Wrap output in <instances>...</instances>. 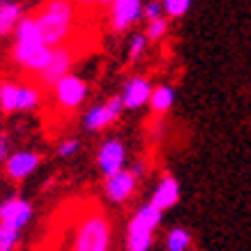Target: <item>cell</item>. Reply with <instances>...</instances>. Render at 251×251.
<instances>
[{
	"mask_svg": "<svg viewBox=\"0 0 251 251\" xmlns=\"http://www.w3.org/2000/svg\"><path fill=\"white\" fill-rule=\"evenodd\" d=\"M74 2H76V5H83V7H88V5H90L92 0H74Z\"/></svg>",
	"mask_w": 251,
	"mask_h": 251,
	"instance_id": "obj_27",
	"label": "cell"
},
{
	"mask_svg": "<svg viewBox=\"0 0 251 251\" xmlns=\"http://www.w3.org/2000/svg\"><path fill=\"white\" fill-rule=\"evenodd\" d=\"M161 212L154 203H148L136 212V217L129 224V233H127V249L129 251H148L152 244V233L159 226Z\"/></svg>",
	"mask_w": 251,
	"mask_h": 251,
	"instance_id": "obj_4",
	"label": "cell"
},
{
	"mask_svg": "<svg viewBox=\"0 0 251 251\" xmlns=\"http://www.w3.org/2000/svg\"><path fill=\"white\" fill-rule=\"evenodd\" d=\"M177 198H180V184H177L175 177L166 175L159 182L157 191L152 194V201H150V203H154L159 210H168V207H173L175 203H177Z\"/></svg>",
	"mask_w": 251,
	"mask_h": 251,
	"instance_id": "obj_14",
	"label": "cell"
},
{
	"mask_svg": "<svg viewBox=\"0 0 251 251\" xmlns=\"http://www.w3.org/2000/svg\"><path fill=\"white\" fill-rule=\"evenodd\" d=\"M76 16V2L74 0H46V5L37 14V23L42 37L49 46H60L72 32Z\"/></svg>",
	"mask_w": 251,
	"mask_h": 251,
	"instance_id": "obj_2",
	"label": "cell"
},
{
	"mask_svg": "<svg viewBox=\"0 0 251 251\" xmlns=\"http://www.w3.org/2000/svg\"><path fill=\"white\" fill-rule=\"evenodd\" d=\"M166 30H168V23H166V19L164 16H159V19H152L150 21V25H148V39H152V42H157V39H161L164 35H166Z\"/></svg>",
	"mask_w": 251,
	"mask_h": 251,
	"instance_id": "obj_22",
	"label": "cell"
},
{
	"mask_svg": "<svg viewBox=\"0 0 251 251\" xmlns=\"http://www.w3.org/2000/svg\"><path fill=\"white\" fill-rule=\"evenodd\" d=\"M21 16V7L16 2H5L0 5V35H9L19 25Z\"/></svg>",
	"mask_w": 251,
	"mask_h": 251,
	"instance_id": "obj_15",
	"label": "cell"
},
{
	"mask_svg": "<svg viewBox=\"0 0 251 251\" xmlns=\"http://www.w3.org/2000/svg\"><path fill=\"white\" fill-rule=\"evenodd\" d=\"M74 65V51L69 46H53V55L42 72H39V83L44 88H55V83L62 76H67L69 69Z\"/></svg>",
	"mask_w": 251,
	"mask_h": 251,
	"instance_id": "obj_5",
	"label": "cell"
},
{
	"mask_svg": "<svg viewBox=\"0 0 251 251\" xmlns=\"http://www.w3.org/2000/svg\"><path fill=\"white\" fill-rule=\"evenodd\" d=\"M136 189V175L131 171H118L113 175H106V196L113 201V203H122L134 194Z\"/></svg>",
	"mask_w": 251,
	"mask_h": 251,
	"instance_id": "obj_8",
	"label": "cell"
},
{
	"mask_svg": "<svg viewBox=\"0 0 251 251\" xmlns=\"http://www.w3.org/2000/svg\"><path fill=\"white\" fill-rule=\"evenodd\" d=\"M7 159V141L5 138H0V161Z\"/></svg>",
	"mask_w": 251,
	"mask_h": 251,
	"instance_id": "obj_26",
	"label": "cell"
},
{
	"mask_svg": "<svg viewBox=\"0 0 251 251\" xmlns=\"http://www.w3.org/2000/svg\"><path fill=\"white\" fill-rule=\"evenodd\" d=\"M113 28L118 32L127 30L138 16L143 14L141 0H113Z\"/></svg>",
	"mask_w": 251,
	"mask_h": 251,
	"instance_id": "obj_10",
	"label": "cell"
},
{
	"mask_svg": "<svg viewBox=\"0 0 251 251\" xmlns=\"http://www.w3.org/2000/svg\"><path fill=\"white\" fill-rule=\"evenodd\" d=\"M145 42H148V35H136V37L131 39V46H129V58L131 60H136L138 55L143 53V49H145Z\"/></svg>",
	"mask_w": 251,
	"mask_h": 251,
	"instance_id": "obj_23",
	"label": "cell"
},
{
	"mask_svg": "<svg viewBox=\"0 0 251 251\" xmlns=\"http://www.w3.org/2000/svg\"><path fill=\"white\" fill-rule=\"evenodd\" d=\"M191 244V235L184 228H173L166 237L168 251H187Z\"/></svg>",
	"mask_w": 251,
	"mask_h": 251,
	"instance_id": "obj_18",
	"label": "cell"
},
{
	"mask_svg": "<svg viewBox=\"0 0 251 251\" xmlns=\"http://www.w3.org/2000/svg\"><path fill=\"white\" fill-rule=\"evenodd\" d=\"M191 7V0H164V12L173 19H180L189 12Z\"/></svg>",
	"mask_w": 251,
	"mask_h": 251,
	"instance_id": "obj_21",
	"label": "cell"
},
{
	"mask_svg": "<svg viewBox=\"0 0 251 251\" xmlns=\"http://www.w3.org/2000/svg\"><path fill=\"white\" fill-rule=\"evenodd\" d=\"M78 150V141L76 138H72V141H65L60 145V157H72V154Z\"/></svg>",
	"mask_w": 251,
	"mask_h": 251,
	"instance_id": "obj_25",
	"label": "cell"
},
{
	"mask_svg": "<svg viewBox=\"0 0 251 251\" xmlns=\"http://www.w3.org/2000/svg\"><path fill=\"white\" fill-rule=\"evenodd\" d=\"M30 214H32V207L28 205L25 201H21V198H12V201L0 205V221H2V224H9V226H14V228H19V230L28 224Z\"/></svg>",
	"mask_w": 251,
	"mask_h": 251,
	"instance_id": "obj_11",
	"label": "cell"
},
{
	"mask_svg": "<svg viewBox=\"0 0 251 251\" xmlns=\"http://www.w3.org/2000/svg\"><path fill=\"white\" fill-rule=\"evenodd\" d=\"M161 9H164V5H161V2H157V0H150V2L145 5V9H143V16L148 19V21L159 19V16H161Z\"/></svg>",
	"mask_w": 251,
	"mask_h": 251,
	"instance_id": "obj_24",
	"label": "cell"
},
{
	"mask_svg": "<svg viewBox=\"0 0 251 251\" xmlns=\"http://www.w3.org/2000/svg\"><path fill=\"white\" fill-rule=\"evenodd\" d=\"M125 108V104H122V97H113L108 99L106 104H101V106H95L88 111V115H85V129H104V127H108L111 122L118 120V115H120V111Z\"/></svg>",
	"mask_w": 251,
	"mask_h": 251,
	"instance_id": "obj_7",
	"label": "cell"
},
{
	"mask_svg": "<svg viewBox=\"0 0 251 251\" xmlns=\"http://www.w3.org/2000/svg\"><path fill=\"white\" fill-rule=\"evenodd\" d=\"M99 2H101V5H106V2H113V0H99Z\"/></svg>",
	"mask_w": 251,
	"mask_h": 251,
	"instance_id": "obj_28",
	"label": "cell"
},
{
	"mask_svg": "<svg viewBox=\"0 0 251 251\" xmlns=\"http://www.w3.org/2000/svg\"><path fill=\"white\" fill-rule=\"evenodd\" d=\"M173 99H175L173 88L171 85H159L150 95V106H152L154 113H166L168 108L173 106Z\"/></svg>",
	"mask_w": 251,
	"mask_h": 251,
	"instance_id": "obj_16",
	"label": "cell"
},
{
	"mask_svg": "<svg viewBox=\"0 0 251 251\" xmlns=\"http://www.w3.org/2000/svg\"><path fill=\"white\" fill-rule=\"evenodd\" d=\"M97 164L104 175H113L125 168V145L120 141H106L99 150Z\"/></svg>",
	"mask_w": 251,
	"mask_h": 251,
	"instance_id": "obj_9",
	"label": "cell"
},
{
	"mask_svg": "<svg viewBox=\"0 0 251 251\" xmlns=\"http://www.w3.org/2000/svg\"><path fill=\"white\" fill-rule=\"evenodd\" d=\"M19 240V228L0 221V251H12Z\"/></svg>",
	"mask_w": 251,
	"mask_h": 251,
	"instance_id": "obj_20",
	"label": "cell"
},
{
	"mask_svg": "<svg viewBox=\"0 0 251 251\" xmlns=\"http://www.w3.org/2000/svg\"><path fill=\"white\" fill-rule=\"evenodd\" d=\"M53 55V46H49L42 37L37 16H25L16 25V46H14V60L21 67L30 69L39 74L49 65Z\"/></svg>",
	"mask_w": 251,
	"mask_h": 251,
	"instance_id": "obj_1",
	"label": "cell"
},
{
	"mask_svg": "<svg viewBox=\"0 0 251 251\" xmlns=\"http://www.w3.org/2000/svg\"><path fill=\"white\" fill-rule=\"evenodd\" d=\"M111 244V226L106 214L99 207H88L74 228L72 251H108Z\"/></svg>",
	"mask_w": 251,
	"mask_h": 251,
	"instance_id": "obj_3",
	"label": "cell"
},
{
	"mask_svg": "<svg viewBox=\"0 0 251 251\" xmlns=\"http://www.w3.org/2000/svg\"><path fill=\"white\" fill-rule=\"evenodd\" d=\"M39 92L32 85H19V111H30L37 106Z\"/></svg>",
	"mask_w": 251,
	"mask_h": 251,
	"instance_id": "obj_19",
	"label": "cell"
},
{
	"mask_svg": "<svg viewBox=\"0 0 251 251\" xmlns=\"http://www.w3.org/2000/svg\"><path fill=\"white\" fill-rule=\"evenodd\" d=\"M55 92V101H58V106H62L65 111H74L83 104L85 99V92H88V85H85L83 78L74 76V74H67V76H62L53 88Z\"/></svg>",
	"mask_w": 251,
	"mask_h": 251,
	"instance_id": "obj_6",
	"label": "cell"
},
{
	"mask_svg": "<svg viewBox=\"0 0 251 251\" xmlns=\"http://www.w3.org/2000/svg\"><path fill=\"white\" fill-rule=\"evenodd\" d=\"M0 108H2L5 113L19 111V85L0 83Z\"/></svg>",
	"mask_w": 251,
	"mask_h": 251,
	"instance_id": "obj_17",
	"label": "cell"
},
{
	"mask_svg": "<svg viewBox=\"0 0 251 251\" xmlns=\"http://www.w3.org/2000/svg\"><path fill=\"white\" fill-rule=\"evenodd\" d=\"M39 157L32 152H16L7 157V175L14 180H23L37 168Z\"/></svg>",
	"mask_w": 251,
	"mask_h": 251,
	"instance_id": "obj_13",
	"label": "cell"
},
{
	"mask_svg": "<svg viewBox=\"0 0 251 251\" xmlns=\"http://www.w3.org/2000/svg\"><path fill=\"white\" fill-rule=\"evenodd\" d=\"M150 95H152V88L145 78H131L122 90V104L125 108H138L145 101H150Z\"/></svg>",
	"mask_w": 251,
	"mask_h": 251,
	"instance_id": "obj_12",
	"label": "cell"
}]
</instances>
